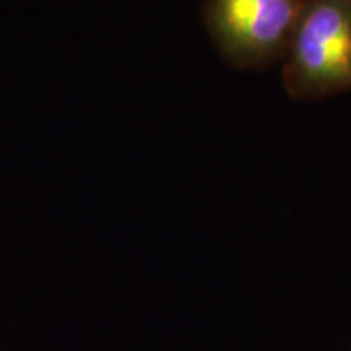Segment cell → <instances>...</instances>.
Here are the masks:
<instances>
[{"mask_svg":"<svg viewBox=\"0 0 351 351\" xmlns=\"http://www.w3.org/2000/svg\"><path fill=\"white\" fill-rule=\"evenodd\" d=\"M283 60V85L293 98L350 90L351 0H304Z\"/></svg>","mask_w":351,"mask_h":351,"instance_id":"1","label":"cell"},{"mask_svg":"<svg viewBox=\"0 0 351 351\" xmlns=\"http://www.w3.org/2000/svg\"><path fill=\"white\" fill-rule=\"evenodd\" d=\"M304 0H205L204 20L218 51L238 67L283 59Z\"/></svg>","mask_w":351,"mask_h":351,"instance_id":"2","label":"cell"}]
</instances>
